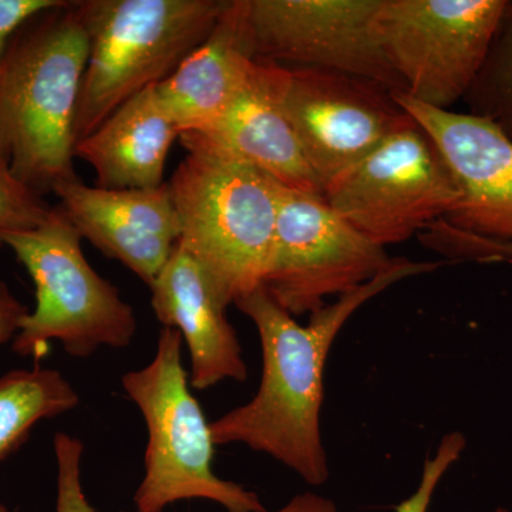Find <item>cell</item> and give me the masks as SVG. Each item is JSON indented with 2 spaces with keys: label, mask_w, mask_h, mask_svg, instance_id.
Masks as SVG:
<instances>
[{
  "label": "cell",
  "mask_w": 512,
  "mask_h": 512,
  "mask_svg": "<svg viewBox=\"0 0 512 512\" xmlns=\"http://www.w3.org/2000/svg\"><path fill=\"white\" fill-rule=\"evenodd\" d=\"M393 259L323 195L278 184V215L264 286L292 316L315 313L330 296L372 281Z\"/></svg>",
  "instance_id": "cell-9"
},
{
  "label": "cell",
  "mask_w": 512,
  "mask_h": 512,
  "mask_svg": "<svg viewBox=\"0 0 512 512\" xmlns=\"http://www.w3.org/2000/svg\"><path fill=\"white\" fill-rule=\"evenodd\" d=\"M171 177L178 245L204 269L225 308L264 285L278 215V181L194 134Z\"/></svg>",
  "instance_id": "cell-3"
},
{
  "label": "cell",
  "mask_w": 512,
  "mask_h": 512,
  "mask_svg": "<svg viewBox=\"0 0 512 512\" xmlns=\"http://www.w3.org/2000/svg\"><path fill=\"white\" fill-rule=\"evenodd\" d=\"M228 0H83L89 35L76 143L147 87L163 83L207 39Z\"/></svg>",
  "instance_id": "cell-4"
},
{
  "label": "cell",
  "mask_w": 512,
  "mask_h": 512,
  "mask_svg": "<svg viewBox=\"0 0 512 512\" xmlns=\"http://www.w3.org/2000/svg\"><path fill=\"white\" fill-rule=\"evenodd\" d=\"M80 396L55 369L12 370L0 377V461L28 439L40 420L79 406Z\"/></svg>",
  "instance_id": "cell-18"
},
{
  "label": "cell",
  "mask_w": 512,
  "mask_h": 512,
  "mask_svg": "<svg viewBox=\"0 0 512 512\" xmlns=\"http://www.w3.org/2000/svg\"><path fill=\"white\" fill-rule=\"evenodd\" d=\"M53 192L82 239L126 265L144 284H153L180 239L168 183L154 190H106L74 180Z\"/></svg>",
  "instance_id": "cell-13"
},
{
  "label": "cell",
  "mask_w": 512,
  "mask_h": 512,
  "mask_svg": "<svg viewBox=\"0 0 512 512\" xmlns=\"http://www.w3.org/2000/svg\"><path fill=\"white\" fill-rule=\"evenodd\" d=\"M495 512H508V511H507V510H504V508H498V510H497V511H495Z\"/></svg>",
  "instance_id": "cell-27"
},
{
  "label": "cell",
  "mask_w": 512,
  "mask_h": 512,
  "mask_svg": "<svg viewBox=\"0 0 512 512\" xmlns=\"http://www.w3.org/2000/svg\"><path fill=\"white\" fill-rule=\"evenodd\" d=\"M183 345L177 329H161L153 360L121 377L148 433L144 476L134 495L136 510L163 512L178 501L208 500L228 512H266L258 494L222 480L212 470L217 446L191 393Z\"/></svg>",
  "instance_id": "cell-5"
},
{
  "label": "cell",
  "mask_w": 512,
  "mask_h": 512,
  "mask_svg": "<svg viewBox=\"0 0 512 512\" xmlns=\"http://www.w3.org/2000/svg\"><path fill=\"white\" fill-rule=\"evenodd\" d=\"M52 212L42 195L22 183L0 156V234L39 227Z\"/></svg>",
  "instance_id": "cell-21"
},
{
  "label": "cell",
  "mask_w": 512,
  "mask_h": 512,
  "mask_svg": "<svg viewBox=\"0 0 512 512\" xmlns=\"http://www.w3.org/2000/svg\"><path fill=\"white\" fill-rule=\"evenodd\" d=\"M437 266L436 262L394 258L372 281L312 313L306 326L299 325L264 285L238 299L234 305L258 330L262 379L251 402L210 423L215 446L244 444L275 458L308 484L325 483L329 464L320 410L326 360L336 336L370 299Z\"/></svg>",
  "instance_id": "cell-1"
},
{
  "label": "cell",
  "mask_w": 512,
  "mask_h": 512,
  "mask_svg": "<svg viewBox=\"0 0 512 512\" xmlns=\"http://www.w3.org/2000/svg\"><path fill=\"white\" fill-rule=\"evenodd\" d=\"M507 0H380L373 32L412 99L450 110L483 69Z\"/></svg>",
  "instance_id": "cell-7"
},
{
  "label": "cell",
  "mask_w": 512,
  "mask_h": 512,
  "mask_svg": "<svg viewBox=\"0 0 512 512\" xmlns=\"http://www.w3.org/2000/svg\"><path fill=\"white\" fill-rule=\"evenodd\" d=\"M28 313V308L16 299L9 286L0 281V345L15 339Z\"/></svg>",
  "instance_id": "cell-24"
},
{
  "label": "cell",
  "mask_w": 512,
  "mask_h": 512,
  "mask_svg": "<svg viewBox=\"0 0 512 512\" xmlns=\"http://www.w3.org/2000/svg\"><path fill=\"white\" fill-rule=\"evenodd\" d=\"M64 3L63 0H0V63L20 30Z\"/></svg>",
  "instance_id": "cell-23"
},
{
  "label": "cell",
  "mask_w": 512,
  "mask_h": 512,
  "mask_svg": "<svg viewBox=\"0 0 512 512\" xmlns=\"http://www.w3.org/2000/svg\"><path fill=\"white\" fill-rule=\"evenodd\" d=\"M0 512H10L8 507H5V505L0 504Z\"/></svg>",
  "instance_id": "cell-26"
},
{
  "label": "cell",
  "mask_w": 512,
  "mask_h": 512,
  "mask_svg": "<svg viewBox=\"0 0 512 512\" xmlns=\"http://www.w3.org/2000/svg\"><path fill=\"white\" fill-rule=\"evenodd\" d=\"M467 446L466 437L460 431H451L441 439L434 456L427 458L419 487L412 497L404 500L396 512H429L431 500L439 487L441 478L446 476L451 466L460 460Z\"/></svg>",
  "instance_id": "cell-22"
},
{
  "label": "cell",
  "mask_w": 512,
  "mask_h": 512,
  "mask_svg": "<svg viewBox=\"0 0 512 512\" xmlns=\"http://www.w3.org/2000/svg\"><path fill=\"white\" fill-rule=\"evenodd\" d=\"M323 197L357 231L386 247L446 217L460 191L439 148L416 123L333 178Z\"/></svg>",
  "instance_id": "cell-8"
},
{
  "label": "cell",
  "mask_w": 512,
  "mask_h": 512,
  "mask_svg": "<svg viewBox=\"0 0 512 512\" xmlns=\"http://www.w3.org/2000/svg\"><path fill=\"white\" fill-rule=\"evenodd\" d=\"M474 249H476L480 261H483V259L512 258L511 244H501V242L490 241V239L477 238L474 242Z\"/></svg>",
  "instance_id": "cell-25"
},
{
  "label": "cell",
  "mask_w": 512,
  "mask_h": 512,
  "mask_svg": "<svg viewBox=\"0 0 512 512\" xmlns=\"http://www.w3.org/2000/svg\"><path fill=\"white\" fill-rule=\"evenodd\" d=\"M393 97L439 148L460 191V201L441 220L512 245V138L485 117L436 109L404 93Z\"/></svg>",
  "instance_id": "cell-12"
},
{
  "label": "cell",
  "mask_w": 512,
  "mask_h": 512,
  "mask_svg": "<svg viewBox=\"0 0 512 512\" xmlns=\"http://www.w3.org/2000/svg\"><path fill=\"white\" fill-rule=\"evenodd\" d=\"M89 59L79 2L20 30L0 63V156L37 194L79 180L74 120Z\"/></svg>",
  "instance_id": "cell-2"
},
{
  "label": "cell",
  "mask_w": 512,
  "mask_h": 512,
  "mask_svg": "<svg viewBox=\"0 0 512 512\" xmlns=\"http://www.w3.org/2000/svg\"><path fill=\"white\" fill-rule=\"evenodd\" d=\"M178 137L180 130L156 84L121 104L92 134L77 141L74 158L92 165L96 187L154 190L164 184L165 163Z\"/></svg>",
  "instance_id": "cell-17"
},
{
  "label": "cell",
  "mask_w": 512,
  "mask_h": 512,
  "mask_svg": "<svg viewBox=\"0 0 512 512\" xmlns=\"http://www.w3.org/2000/svg\"><path fill=\"white\" fill-rule=\"evenodd\" d=\"M57 464L56 512H99L87 500L82 483V440L66 433H57L55 440ZM275 512H338L335 503L322 495L303 493L293 497Z\"/></svg>",
  "instance_id": "cell-20"
},
{
  "label": "cell",
  "mask_w": 512,
  "mask_h": 512,
  "mask_svg": "<svg viewBox=\"0 0 512 512\" xmlns=\"http://www.w3.org/2000/svg\"><path fill=\"white\" fill-rule=\"evenodd\" d=\"M285 74L281 64L256 60L247 83L224 113L208 126L185 133L254 165L284 187L323 195L282 109Z\"/></svg>",
  "instance_id": "cell-14"
},
{
  "label": "cell",
  "mask_w": 512,
  "mask_h": 512,
  "mask_svg": "<svg viewBox=\"0 0 512 512\" xmlns=\"http://www.w3.org/2000/svg\"><path fill=\"white\" fill-rule=\"evenodd\" d=\"M281 101L322 191L384 140L416 124L389 90L329 70L286 67Z\"/></svg>",
  "instance_id": "cell-10"
},
{
  "label": "cell",
  "mask_w": 512,
  "mask_h": 512,
  "mask_svg": "<svg viewBox=\"0 0 512 512\" xmlns=\"http://www.w3.org/2000/svg\"><path fill=\"white\" fill-rule=\"evenodd\" d=\"M0 244L12 249L36 289L35 309L20 323L13 352L40 357L50 340L74 357L93 355L101 346H130L136 313L87 262L82 237L60 208L39 227L2 232Z\"/></svg>",
  "instance_id": "cell-6"
},
{
  "label": "cell",
  "mask_w": 512,
  "mask_h": 512,
  "mask_svg": "<svg viewBox=\"0 0 512 512\" xmlns=\"http://www.w3.org/2000/svg\"><path fill=\"white\" fill-rule=\"evenodd\" d=\"M379 5L380 0H248L256 57L348 74L404 93L373 32Z\"/></svg>",
  "instance_id": "cell-11"
},
{
  "label": "cell",
  "mask_w": 512,
  "mask_h": 512,
  "mask_svg": "<svg viewBox=\"0 0 512 512\" xmlns=\"http://www.w3.org/2000/svg\"><path fill=\"white\" fill-rule=\"evenodd\" d=\"M150 289L151 306L163 328L177 329L187 343L191 387L205 390L224 380H247L241 343L225 316L227 308L204 269L180 245Z\"/></svg>",
  "instance_id": "cell-15"
},
{
  "label": "cell",
  "mask_w": 512,
  "mask_h": 512,
  "mask_svg": "<svg viewBox=\"0 0 512 512\" xmlns=\"http://www.w3.org/2000/svg\"><path fill=\"white\" fill-rule=\"evenodd\" d=\"M256 60L248 0H228L207 39L157 84L180 134L217 120L247 83Z\"/></svg>",
  "instance_id": "cell-16"
},
{
  "label": "cell",
  "mask_w": 512,
  "mask_h": 512,
  "mask_svg": "<svg viewBox=\"0 0 512 512\" xmlns=\"http://www.w3.org/2000/svg\"><path fill=\"white\" fill-rule=\"evenodd\" d=\"M466 99L471 114L493 121L512 138V2L491 43L490 53Z\"/></svg>",
  "instance_id": "cell-19"
}]
</instances>
